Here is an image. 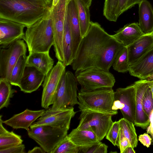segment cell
<instances>
[{
	"label": "cell",
	"instance_id": "52a82bcc",
	"mask_svg": "<svg viewBox=\"0 0 153 153\" xmlns=\"http://www.w3.org/2000/svg\"><path fill=\"white\" fill-rule=\"evenodd\" d=\"M81 111L79 123L76 128L92 131L101 141L105 137L113 123L112 115L88 109Z\"/></svg>",
	"mask_w": 153,
	"mask_h": 153
},
{
	"label": "cell",
	"instance_id": "7402d4cb",
	"mask_svg": "<svg viewBox=\"0 0 153 153\" xmlns=\"http://www.w3.org/2000/svg\"><path fill=\"white\" fill-rule=\"evenodd\" d=\"M54 63L49 52H31L27 56L26 65L35 68L46 76L53 67Z\"/></svg>",
	"mask_w": 153,
	"mask_h": 153
},
{
	"label": "cell",
	"instance_id": "60d3db41",
	"mask_svg": "<svg viewBox=\"0 0 153 153\" xmlns=\"http://www.w3.org/2000/svg\"><path fill=\"white\" fill-rule=\"evenodd\" d=\"M108 146L101 143L99 146L95 153H107Z\"/></svg>",
	"mask_w": 153,
	"mask_h": 153
},
{
	"label": "cell",
	"instance_id": "4316f807",
	"mask_svg": "<svg viewBox=\"0 0 153 153\" xmlns=\"http://www.w3.org/2000/svg\"><path fill=\"white\" fill-rule=\"evenodd\" d=\"M76 4L80 29L83 37L87 32L90 25L89 7L80 0H75Z\"/></svg>",
	"mask_w": 153,
	"mask_h": 153
},
{
	"label": "cell",
	"instance_id": "1f68e13d",
	"mask_svg": "<svg viewBox=\"0 0 153 153\" xmlns=\"http://www.w3.org/2000/svg\"><path fill=\"white\" fill-rule=\"evenodd\" d=\"M79 148L66 136L52 151L51 153H78Z\"/></svg>",
	"mask_w": 153,
	"mask_h": 153
},
{
	"label": "cell",
	"instance_id": "ffe728a7",
	"mask_svg": "<svg viewBox=\"0 0 153 153\" xmlns=\"http://www.w3.org/2000/svg\"><path fill=\"white\" fill-rule=\"evenodd\" d=\"M128 71L132 76L144 79L153 74V47L137 62L130 65Z\"/></svg>",
	"mask_w": 153,
	"mask_h": 153
},
{
	"label": "cell",
	"instance_id": "ba28073f",
	"mask_svg": "<svg viewBox=\"0 0 153 153\" xmlns=\"http://www.w3.org/2000/svg\"><path fill=\"white\" fill-rule=\"evenodd\" d=\"M75 75L82 91L112 88L115 82L114 77L109 71L95 68L86 69Z\"/></svg>",
	"mask_w": 153,
	"mask_h": 153
},
{
	"label": "cell",
	"instance_id": "681fc988",
	"mask_svg": "<svg viewBox=\"0 0 153 153\" xmlns=\"http://www.w3.org/2000/svg\"><path fill=\"white\" fill-rule=\"evenodd\" d=\"M50 3L52 4L53 0H47Z\"/></svg>",
	"mask_w": 153,
	"mask_h": 153
},
{
	"label": "cell",
	"instance_id": "ee69618b",
	"mask_svg": "<svg viewBox=\"0 0 153 153\" xmlns=\"http://www.w3.org/2000/svg\"><path fill=\"white\" fill-rule=\"evenodd\" d=\"M135 152L131 146H130L127 148L124 151L123 153H135Z\"/></svg>",
	"mask_w": 153,
	"mask_h": 153
},
{
	"label": "cell",
	"instance_id": "e575fe53",
	"mask_svg": "<svg viewBox=\"0 0 153 153\" xmlns=\"http://www.w3.org/2000/svg\"><path fill=\"white\" fill-rule=\"evenodd\" d=\"M142 104L144 111L150 118L153 110V97L149 86L143 95Z\"/></svg>",
	"mask_w": 153,
	"mask_h": 153
},
{
	"label": "cell",
	"instance_id": "f907efd6",
	"mask_svg": "<svg viewBox=\"0 0 153 153\" xmlns=\"http://www.w3.org/2000/svg\"><path fill=\"white\" fill-rule=\"evenodd\" d=\"M151 34L153 36V30L152 32V33H151Z\"/></svg>",
	"mask_w": 153,
	"mask_h": 153
},
{
	"label": "cell",
	"instance_id": "8d00e7d4",
	"mask_svg": "<svg viewBox=\"0 0 153 153\" xmlns=\"http://www.w3.org/2000/svg\"><path fill=\"white\" fill-rule=\"evenodd\" d=\"M25 147L22 144L0 148V153H24Z\"/></svg>",
	"mask_w": 153,
	"mask_h": 153
},
{
	"label": "cell",
	"instance_id": "7a4b0ae2",
	"mask_svg": "<svg viewBox=\"0 0 153 153\" xmlns=\"http://www.w3.org/2000/svg\"><path fill=\"white\" fill-rule=\"evenodd\" d=\"M47 0H0V18L29 27L50 11Z\"/></svg>",
	"mask_w": 153,
	"mask_h": 153
},
{
	"label": "cell",
	"instance_id": "83f0119b",
	"mask_svg": "<svg viewBox=\"0 0 153 153\" xmlns=\"http://www.w3.org/2000/svg\"><path fill=\"white\" fill-rule=\"evenodd\" d=\"M27 58L26 54L21 56L13 67L8 79L11 85L19 87L26 66Z\"/></svg>",
	"mask_w": 153,
	"mask_h": 153
},
{
	"label": "cell",
	"instance_id": "f6af8a7d",
	"mask_svg": "<svg viewBox=\"0 0 153 153\" xmlns=\"http://www.w3.org/2000/svg\"><path fill=\"white\" fill-rule=\"evenodd\" d=\"M89 7L91 6L92 0H80Z\"/></svg>",
	"mask_w": 153,
	"mask_h": 153
},
{
	"label": "cell",
	"instance_id": "d590c367",
	"mask_svg": "<svg viewBox=\"0 0 153 153\" xmlns=\"http://www.w3.org/2000/svg\"><path fill=\"white\" fill-rule=\"evenodd\" d=\"M143 0H118L117 16L118 18L124 12L138 4Z\"/></svg>",
	"mask_w": 153,
	"mask_h": 153
},
{
	"label": "cell",
	"instance_id": "3957f363",
	"mask_svg": "<svg viewBox=\"0 0 153 153\" xmlns=\"http://www.w3.org/2000/svg\"><path fill=\"white\" fill-rule=\"evenodd\" d=\"M27 28L23 40L29 52H49L54 44L51 9L47 15Z\"/></svg>",
	"mask_w": 153,
	"mask_h": 153
},
{
	"label": "cell",
	"instance_id": "9c48e42d",
	"mask_svg": "<svg viewBox=\"0 0 153 153\" xmlns=\"http://www.w3.org/2000/svg\"><path fill=\"white\" fill-rule=\"evenodd\" d=\"M68 1V0H59L56 6L51 8L55 56L58 61L62 62L64 28Z\"/></svg>",
	"mask_w": 153,
	"mask_h": 153
},
{
	"label": "cell",
	"instance_id": "74e56055",
	"mask_svg": "<svg viewBox=\"0 0 153 153\" xmlns=\"http://www.w3.org/2000/svg\"><path fill=\"white\" fill-rule=\"evenodd\" d=\"M101 143L100 141L93 144L78 147V153H95L98 146Z\"/></svg>",
	"mask_w": 153,
	"mask_h": 153
},
{
	"label": "cell",
	"instance_id": "ab89813d",
	"mask_svg": "<svg viewBox=\"0 0 153 153\" xmlns=\"http://www.w3.org/2000/svg\"><path fill=\"white\" fill-rule=\"evenodd\" d=\"M138 140L144 146L148 148L151 144L152 139L148 133L140 135L138 137Z\"/></svg>",
	"mask_w": 153,
	"mask_h": 153
},
{
	"label": "cell",
	"instance_id": "d6a6232c",
	"mask_svg": "<svg viewBox=\"0 0 153 153\" xmlns=\"http://www.w3.org/2000/svg\"><path fill=\"white\" fill-rule=\"evenodd\" d=\"M118 0H105L103 14L105 18L110 21L116 22L117 16Z\"/></svg>",
	"mask_w": 153,
	"mask_h": 153
},
{
	"label": "cell",
	"instance_id": "5bb4252c",
	"mask_svg": "<svg viewBox=\"0 0 153 153\" xmlns=\"http://www.w3.org/2000/svg\"><path fill=\"white\" fill-rule=\"evenodd\" d=\"M25 27L23 24L0 18V48H7L16 41L23 39Z\"/></svg>",
	"mask_w": 153,
	"mask_h": 153
},
{
	"label": "cell",
	"instance_id": "f546056e",
	"mask_svg": "<svg viewBox=\"0 0 153 153\" xmlns=\"http://www.w3.org/2000/svg\"><path fill=\"white\" fill-rule=\"evenodd\" d=\"M11 85L8 80L0 79V109L8 107L10 98L16 92L12 89Z\"/></svg>",
	"mask_w": 153,
	"mask_h": 153
},
{
	"label": "cell",
	"instance_id": "8992f818",
	"mask_svg": "<svg viewBox=\"0 0 153 153\" xmlns=\"http://www.w3.org/2000/svg\"><path fill=\"white\" fill-rule=\"evenodd\" d=\"M68 131L61 128L46 125L30 127L27 130L29 137L47 153H51L68 135Z\"/></svg>",
	"mask_w": 153,
	"mask_h": 153
},
{
	"label": "cell",
	"instance_id": "f1b7e54d",
	"mask_svg": "<svg viewBox=\"0 0 153 153\" xmlns=\"http://www.w3.org/2000/svg\"><path fill=\"white\" fill-rule=\"evenodd\" d=\"M120 129L134 149L137 147L138 140L134 123L123 118L119 120Z\"/></svg>",
	"mask_w": 153,
	"mask_h": 153
},
{
	"label": "cell",
	"instance_id": "277c9868",
	"mask_svg": "<svg viewBox=\"0 0 153 153\" xmlns=\"http://www.w3.org/2000/svg\"><path fill=\"white\" fill-rule=\"evenodd\" d=\"M114 91L112 88H103L87 91H80L78 94V108L80 111L88 109L109 114H117L112 109Z\"/></svg>",
	"mask_w": 153,
	"mask_h": 153
},
{
	"label": "cell",
	"instance_id": "4dcf8cb0",
	"mask_svg": "<svg viewBox=\"0 0 153 153\" xmlns=\"http://www.w3.org/2000/svg\"><path fill=\"white\" fill-rule=\"evenodd\" d=\"M130 66L127 48L123 47L118 52L112 66L113 69L117 72L124 73L128 71Z\"/></svg>",
	"mask_w": 153,
	"mask_h": 153
},
{
	"label": "cell",
	"instance_id": "d4e9b609",
	"mask_svg": "<svg viewBox=\"0 0 153 153\" xmlns=\"http://www.w3.org/2000/svg\"><path fill=\"white\" fill-rule=\"evenodd\" d=\"M63 48L64 56L63 63L66 66L71 65L74 59L73 55L72 37L69 18L67 12L64 25Z\"/></svg>",
	"mask_w": 153,
	"mask_h": 153
},
{
	"label": "cell",
	"instance_id": "6da1fadb",
	"mask_svg": "<svg viewBox=\"0 0 153 153\" xmlns=\"http://www.w3.org/2000/svg\"><path fill=\"white\" fill-rule=\"evenodd\" d=\"M123 47L98 22L91 21L71 64L75 74L92 68L109 71L118 52Z\"/></svg>",
	"mask_w": 153,
	"mask_h": 153
},
{
	"label": "cell",
	"instance_id": "e0dca14e",
	"mask_svg": "<svg viewBox=\"0 0 153 153\" xmlns=\"http://www.w3.org/2000/svg\"><path fill=\"white\" fill-rule=\"evenodd\" d=\"M66 12L69 18L72 37L73 55L74 59L82 38L80 31L78 10L75 0L68 1Z\"/></svg>",
	"mask_w": 153,
	"mask_h": 153
},
{
	"label": "cell",
	"instance_id": "2e32d148",
	"mask_svg": "<svg viewBox=\"0 0 153 153\" xmlns=\"http://www.w3.org/2000/svg\"><path fill=\"white\" fill-rule=\"evenodd\" d=\"M45 110L33 111L26 109L23 111L14 115L10 118L3 121V123L14 129L23 128L27 131L32 124L41 117Z\"/></svg>",
	"mask_w": 153,
	"mask_h": 153
},
{
	"label": "cell",
	"instance_id": "836d02e7",
	"mask_svg": "<svg viewBox=\"0 0 153 153\" xmlns=\"http://www.w3.org/2000/svg\"><path fill=\"white\" fill-rule=\"evenodd\" d=\"M120 124L119 121L113 122L106 135V138L114 146L119 147Z\"/></svg>",
	"mask_w": 153,
	"mask_h": 153
},
{
	"label": "cell",
	"instance_id": "ac0fdd59",
	"mask_svg": "<svg viewBox=\"0 0 153 153\" xmlns=\"http://www.w3.org/2000/svg\"><path fill=\"white\" fill-rule=\"evenodd\" d=\"M45 76L35 68L26 65L19 87L21 91L24 93H31L38 89Z\"/></svg>",
	"mask_w": 153,
	"mask_h": 153
},
{
	"label": "cell",
	"instance_id": "603a6c76",
	"mask_svg": "<svg viewBox=\"0 0 153 153\" xmlns=\"http://www.w3.org/2000/svg\"><path fill=\"white\" fill-rule=\"evenodd\" d=\"M139 5V25L145 34L153 30V8L149 1L143 0Z\"/></svg>",
	"mask_w": 153,
	"mask_h": 153
},
{
	"label": "cell",
	"instance_id": "c3c4849f",
	"mask_svg": "<svg viewBox=\"0 0 153 153\" xmlns=\"http://www.w3.org/2000/svg\"><path fill=\"white\" fill-rule=\"evenodd\" d=\"M59 0H53L51 6H56L59 2Z\"/></svg>",
	"mask_w": 153,
	"mask_h": 153
},
{
	"label": "cell",
	"instance_id": "cb8c5ba5",
	"mask_svg": "<svg viewBox=\"0 0 153 153\" xmlns=\"http://www.w3.org/2000/svg\"><path fill=\"white\" fill-rule=\"evenodd\" d=\"M68 136L78 147L93 144L100 141L94 132L87 129H79L76 128L73 129Z\"/></svg>",
	"mask_w": 153,
	"mask_h": 153
},
{
	"label": "cell",
	"instance_id": "44dd1931",
	"mask_svg": "<svg viewBox=\"0 0 153 153\" xmlns=\"http://www.w3.org/2000/svg\"><path fill=\"white\" fill-rule=\"evenodd\" d=\"M144 34L138 23L133 22L127 24L112 36L124 47H127Z\"/></svg>",
	"mask_w": 153,
	"mask_h": 153
},
{
	"label": "cell",
	"instance_id": "7bdbcfd3",
	"mask_svg": "<svg viewBox=\"0 0 153 153\" xmlns=\"http://www.w3.org/2000/svg\"><path fill=\"white\" fill-rule=\"evenodd\" d=\"M151 117L150 118V123L149 126V128L147 131V133L151 134L153 138V110L151 114Z\"/></svg>",
	"mask_w": 153,
	"mask_h": 153
},
{
	"label": "cell",
	"instance_id": "7c38bea8",
	"mask_svg": "<svg viewBox=\"0 0 153 153\" xmlns=\"http://www.w3.org/2000/svg\"><path fill=\"white\" fill-rule=\"evenodd\" d=\"M66 67L63 62L58 61L45 76L42 85L41 99V106L42 108L47 109L53 104L60 80L66 72Z\"/></svg>",
	"mask_w": 153,
	"mask_h": 153
},
{
	"label": "cell",
	"instance_id": "484cf974",
	"mask_svg": "<svg viewBox=\"0 0 153 153\" xmlns=\"http://www.w3.org/2000/svg\"><path fill=\"white\" fill-rule=\"evenodd\" d=\"M1 115L0 116V148L22 144L21 136L13 131H9L3 126Z\"/></svg>",
	"mask_w": 153,
	"mask_h": 153
},
{
	"label": "cell",
	"instance_id": "4fadbf2b",
	"mask_svg": "<svg viewBox=\"0 0 153 153\" xmlns=\"http://www.w3.org/2000/svg\"><path fill=\"white\" fill-rule=\"evenodd\" d=\"M76 112L73 107L53 110L50 108L45 112L30 127L42 125L61 128L68 130L71 120Z\"/></svg>",
	"mask_w": 153,
	"mask_h": 153
},
{
	"label": "cell",
	"instance_id": "d6986e66",
	"mask_svg": "<svg viewBox=\"0 0 153 153\" xmlns=\"http://www.w3.org/2000/svg\"><path fill=\"white\" fill-rule=\"evenodd\" d=\"M153 47V36L144 34L127 47L128 62L131 65L137 62Z\"/></svg>",
	"mask_w": 153,
	"mask_h": 153
},
{
	"label": "cell",
	"instance_id": "816d5d0a",
	"mask_svg": "<svg viewBox=\"0 0 153 153\" xmlns=\"http://www.w3.org/2000/svg\"><path fill=\"white\" fill-rule=\"evenodd\" d=\"M69 0H68V1H69Z\"/></svg>",
	"mask_w": 153,
	"mask_h": 153
},
{
	"label": "cell",
	"instance_id": "9a60e30c",
	"mask_svg": "<svg viewBox=\"0 0 153 153\" xmlns=\"http://www.w3.org/2000/svg\"><path fill=\"white\" fill-rule=\"evenodd\" d=\"M136 86V111L134 125L145 129L150 123V118L144 111L142 104L143 95L149 86V81L140 79L134 82Z\"/></svg>",
	"mask_w": 153,
	"mask_h": 153
},
{
	"label": "cell",
	"instance_id": "7dc6e473",
	"mask_svg": "<svg viewBox=\"0 0 153 153\" xmlns=\"http://www.w3.org/2000/svg\"><path fill=\"white\" fill-rule=\"evenodd\" d=\"M144 79H145L147 81L153 80V74Z\"/></svg>",
	"mask_w": 153,
	"mask_h": 153
},
{
	"label": "cell",
	"instance_id": "f35d334b",
	"mask_svg": "<svg viewBox=\"0 0 153 153\" xmlns=\"http://www.w3.org/2000/svg\"><path fill=\"white\" fill-rule=\"evenodd\" d=\"M130 146H131L128 140L125 137L120 129L119 148L120 150V153H123L125 149Z\"/></svg>",
	"mask_w": 153,
	"mask_h": 153
},
{
	"label": "cell",
	"instance_id": "30bf717a",
	"mask_svg": "<svg viewBox=\"0 0 153 153\" xmlns=\"http://www.w3.org/2000/svg\"><path fill=\"white\" fill-rule=\"evenodd\" d=\"M112 109H120L123 118L134 123L135 120L136 86L135 83L114 92Z\"/></svg>",
	"mask_w": 153,
	"mask_h": 153
},
{
	"label": "cell",
	"instance_id": "8fae6325",
	"mask_svg": "<svg viewBox=\"0 0 153 153\" xmlns=\"http://www.w3.org/2000/svg\"><path fill=\"white\" fill-rule=\"evenodd\" d=\"M24 41L18 40L7 48L0 49V79L8 80L12 71L20 57L26 54L27 46Z\"/></svg>",
	"mask_w": 153,
	"mask_h": 153
},
{
	"label": "cell",
	"instance_id": "bcb514c9",
	"mask_svg": "<svg viewBox=\"0 0 153 153\" xmlns=\"http://www.w3.org/2000/svg\"><path fill=\"white\" fill-rule=\"evenodd\" d=\"M149 85L151 88L153 97V80L149 81Z\"/></svg>",
	"mask_w": 153,
	"mask_h": 153
},
{
	"label": "cell",
	"instance_id": "b9f144b4",
	"mask_svg": "<svg viewBox=\"0 0 153 153\" xmlns=\"http://www.w3.org/2000/svg\"><path fill=\"white\" fill-rule=\"evenodd\" d=\"M28 153H45V152L40 147L36 146L32 149L29 150L27 152Z\"/></svg>",
	"mask_w": 153,
	"mask_h": 153
},
{
	"label": "cell",
	"instance_id": "5b68a950",
	"mask_svg": "<svg viewBox=\"0 0 153 153\" xmlns=\"http://www.w3.org/2000/svg\"><path fill=\"white\" fill-rule=\"evenodd\" d=\"M77 82L75 75L71 71H66L58 85L51 109H64L79 105Z\"/></svg>",
	"mask_w": 153,
	"mask_h": 153
}]
</instances>
